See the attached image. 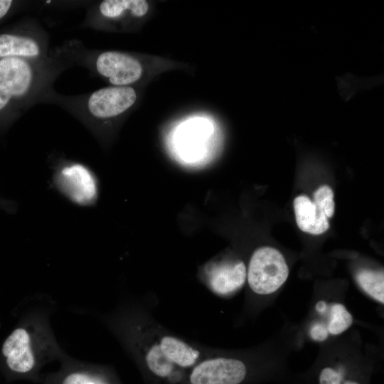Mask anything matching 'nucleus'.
<instances>
[{
    "label": "nucleus",
    "instance_id": "12",
    "mask_svg": "<svg viewBox=\"0 0 384 384\" xmlns=\"http://www.w3.org/2000/svg\"><path fill=\"white\" fill-rule=\"evenodd\" d=\"M61 361L65 370L58 384H119L111 371L105 368L83 366L73 363L68 355Z\"/></svg>",
    "mask_w": 384,
    "mask_h": 384
},
{
    "label": "nucleus",
    "instance_id": "3",
    "mask_svg": "<svg viewBox=\"0 0 384 384\" xmlns=\"http://www.w3.org/2000/svg\"><path fill=\"white\" fill-rule=\"evenodd\" d=\"M50 314L47 309H32L4 341L1 353L13 372L31 375L43 363L68 355L55 336Z\"/></svg>",
    "mask_w": 384,
    "mask_h": 384
},
{
    "label": "nucleus",
    "instance_id": "13",
    "mask_svg": "<svg viewBox=\"0 0 384 384\" xmlns=\"http://www.w3.org/2000/svg\"><path fill=\"white\" fill-rule=\"evenodd\" d=\"M208 132L203 125L196 124L181 132L178 136V149L183 159L193 161L201 158Z\"/></svg>",
    "mask_w": 384,
    "mask_h": 384
},
{
    "label": "nucleus",
    "instance_id": "8",
    "mask_svg": "<svg viewBox=\"0 0 384 384\" xmlns=\"http://www.w3.org/2000/svg\"><path fill=\"white\" fill-rule=\"evenodd\" d=\"M247 267L243 261L232 257L210 260L200 267L198 278L216 296L234 295L246 282Z\"/></svg>",
    "mask_w": 384,
    "mask_h": 384
},
{
    "label": "nucleus",
    "instance_id": "7",
    "mask_svg": "<svg viewBox=\"0 0 384 384\" xmlns=\"http://www.w3.org/2000/svg\"><path fill=\"white\" fill-rule=\"evenodd\" d=\"M50 53L48 34L36 21L31 20L21 32L0 34V59L42 60Z\"/></svg>",
    "mask_w": 384,
    "mask_h": 384
},
{
    "label": "nucleus",
    "instance_id": "9",
    "mask_svg": "<svg viewBox=\"0 0 384 384\" xmlns=\"http://www.w3.org/2000/svg\"><path fill=\"white\" fill-rule=\"evenodd\" d=\"M296 222L305 233L319 235L329 228V218L335 210L334 192L327 185L319 187L314 193V201L301 195L294 200Z\"/></svg>",
    "mask_w": 384,
    "mask_h": 384
},
{
    "label": "nucleus",
    "instance_id": "16",
    "mask_svg": "<svg viewBox=\"0 0 384 384\" xmlns=\"http://www.w3.org/2000/svg\"><path fill=\"white\" fill-rule=\"evenodd\" d=\"M14 4L11 0H0V19L4 17Z\"/></svg>",
    "mask_w": 384,
    "mask_h": 384
},
{
    "label": "nucleus",
    "instance_id": "15",
    "mask_svg": "<svg viewBox=\"0 0 384 384\" xmlns=\"http://www.w3.org/2000/svg\"><path fill=\"white\" fill-rule=\"evenodd\" d=\"M319 384H361L359 382L346 379L343 369L326 366L322 368L319 375Z\"/></svg>",
    "mask_w": 384,
    "mask_h": 384
},
{
    "label": "nucleus",
    "instance_id": "2",
    "mask_svg": "<svg viewBox=\"0 0 384 384\" xmlns=\"http://www.w3.org/2000/svg\"><path fill=\"white\" fill-rule=\"evenodd\" d=\"M73 65L61 46L51 48L50 56L42 60L0 59V113L9 108L26 111L43 103L56 79Z\"/></svg>",
    "mask_w": 384,
    "mask_h": 384
},
{
    "label": "nucleus",
    "instance_id": "5",
    "mask_svg": "<svg viewBox=\"0 0 384 384\" xmlns=\"http://www.w3.org/2000/svg\"><path fill=\"white\" fill-rule=\"evenodd\" d=\"M289 273L283 255L277 249L263 246L255 250L247 267L246 281L254 296H267L277 291Z\"/></svg>",
    "mask_w": 384,
    "mask_h": 384
},
{
    "label": "nucleus",
    "instance_id": "6",
    "mask_svg": "<svg viewBox=\"0 0 384 384\" xmlns=\"http://www.w3.org/2000/svg\"><path fill=\"white\" fill-rule=\"evenodd\" d=\"M54 184L72 202L80 206L92 205L98 196L96 178L85 165L75 161L60 163L54 174Z\"/></svg>",
    "mask_w": 384,
    "mask_h": 384
},
{
    "label": "nucleus",
    "instance_id": "1",
    "mask_svg": "<svg viewBox=\"0 0 384 384\" xmlns=\"http://www.w3.org/2000/svg\"><path fill=\"white\" fill-rule=\"evenodd\" d=\"M100 319L137 365L146 384H184L190 370L214 351L172 333L138 301L123 302Z\"/></svg>",
    "mask_w": 384,
    "mask_h": 384
},
{
    "label": "nucleus",
    "instance_id": "14",
    "mask_svg": "<svg viewBox=\"0 0 384 384\" xmlns=\"http://www.w3.org/2000/svg\"><path fill=\"white\" fill-rule=\"evenodd\" d=\"M356 279L359 287L368 295L383 304L384 276L383 271L362 269L357 272Z\"/></svg>",
    "mask_w": 384,
    "mask_h": 384
},
{
    "label": "nucleus",
    "instance_id": "11",
    "mask_svg": "<svg viewBox=\"0 0 384 384\" xmlns=\"http://www.w3.org/2000/svg\"><path fill=\"white\" fill-rule=\"evenodd\" d=\"M316 310L326 315L325 322L313 324L309 329L310 337L316 341H324L330 335L336 336L343 333L353 324V316L346 306L338 302L328 304L320 301L316 304Z\"/></svg>",
    "mask_w": 384,
    "mask_h": 384
},
{
    "label": "nucleus",
    "instance_id": "4",
    "mask_svg": "<svg viewBox=\"0 0 384 384\" xmlns=\"http://www.w3.org/2000/svg\"><path fill=\"white\" fill-rule=\"evenodd\" d=\"M137 100V92L133 87L111 85L77 95H65L53 90L43 103L59 106L87 129L96 131L122 117Z\"/></svg>",
    "mask_w": 384,
    "mask_h": 384
},
{
    "label": "nucleus",
    "instance_id": "10",
    "mask_svg": "<svg viewBox=\"0 0 384 384\" xmlns=\"http://www.w3.org/2000/svg\"><path fill=\"white\" fill-rule=\"evenodd\" d=\"M149 9L145 0H104L89 6L82 26L105 29L144 17Z\"/></svg>",
    "mask_w": 384,
    "mask_h": 384
}]
</instances>
